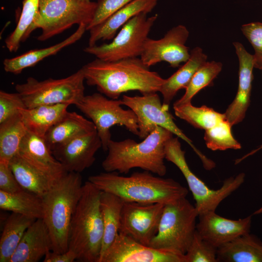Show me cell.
Segmentation results:
<instances>
[{"label":"cell","mask_w":262,"mask_h":262,"mask_svg":"<svg viewBox=\"0 0 262 262\" xmlns=\"http://www.w3.org/2000/svg\"><path fill=\"white\" fill-rule=\"evenodd\" d=\"M81 69L88 85L96 86L99 93L115 99L130 91L142 95L157 93L165 81L140 57L112 61L96 58Z\"/></svg>","instance_id":"obj_1"},{"label":"cell","mask_w":262,"mask_h":262,"mask_svg":"<svg viewBox=\"0 0 262 262\" xmlns=\"http://www.w3.org/2000/svg\"><path fill=\"white\" fill-rule=\"evenodd\" d=\"M153 174L145 170L129 176L106 172L91 176L88 180L101 191L112 193L127 202L165 205L187 195V189L174 180Z\"/></svg>","instance_id":"obj_2"},{"label":"cell","mask_w":262,"mask_h":262,"mask_svg":"<svg viewBox=\"0 0 262 262\" xmlns=\"http://www.w3.org/2000/svg\"><path fill=\"white\" fill-rule=\"evenodd\" d=\"M173 135L168 130L157 126L140 142L130 138L120 141L111 139L102 167L106 172L119 174H127L132 168H140L164 176L167 171L165 145Z\"/></svg>","instance_id":"obj_3"},{"label":"cell","mask_w":262,"mask_h":262,"mask_svg":"<svg viewBox=\"0 0 262 262\" xmlns=\"http://www.w3.org/2000/svg\"><path fill=\"white\" fill-rule=\"evenodd\" d=\"M101 193L90 181H86L72 217L68 249L75 253L79 262L99 261L104 235L100 206Z\"/></svg>","instance_id":"obj_4"},{"label":"cell","mask_w":262,"mask_h":262,"mask_svg":"<svg viewBox=\"0 0 262 262\" xmlns=\"http://www.w3.org/2000/svg\"><path fill=\"white\" fill-rule=\"evenodd\" d=\"M83 185L79 173L66 172L42 197L43 220L49 231L54 252L64 253L68 250L70 223Z\"/></svg>","instance_id":"obj_5"},{"label":"cell","mask_w":262,"mask_h":262,"mask_svg":"<svg viewBox=\"0 0 262 262\" xmlns=\"http://www.w3.org/2000/svg\"><path fill=\"white\" fill-rule=\"evenodd\" d=\"M198 213L186 197L164 205L156 234L148 246L185 255L196 230Z\"/></svg>","instance_id":"obj_6"},{"label":"cell","mask_w":262,"mask_h":262,"mask_svg":"<svg viewBox=\"0 0 262 262\" xmlns=\"http://www.w3.org/2000/svg\"><path fill=\"white\" fill-rule=\"evenodd\" d=\"M84 77L81 68L66 78L38 81L29 77L15 86L27 108L43 105L67 103L75 105L84 95Z\"/></svg>","instance_id":"obj_7"},{"label":"cell","mask_w":262,"mask_h":262,"mask_svg":"<svg viewBox=\"0 0 262 262\" xmlns=\"http://www.w3.org/2000/svg\"><path fill=\"white\" fill-rule=\"evenodd\" d=\"M179 137H172L165 145V158L174 164L184 177L196 201L198 215L209 211H215L219 204L244 183L245 174L241 173L226 179L218 189H210L190 169Z\"/></svg>","instance_id":"obj_8"},{"label":"cell","mask_w":262,"mask_h":262,"mask_svg":"<svg viewBox=\"0 0 262 262\" xmlns=\"http://www.w3.org/2000/svg\"><path fill=\"white\" fill-rule=\"evenodd\" d=\"M123 105L131 109L135 114L138 127V136L146 137L157 126L164 128L186 142L201 159L207 170L212 168L215 164L200 151L175 124L174 117L169 112V107L164 106L157 93L141 96L123 95Z\"/></svg>","instance_id":"obj_9"},{"label":"cell","mask_w":262,"mask_h":262,"mask_svg":"<svg viewBox=\"0 0 262 262\" xmlns=\"http://www.w3.org/2000/svg\"><path fill=\"white\" fill-rule=\"evenodd\" d=\"M75 105L94 123L104 151H107L111 140L110 129L115 125L123 126L138 136L136 116L131 109L122 107L121 99H112L100 93H95L85 95Z\"/></svg>","instance_id":"obj_10"},{"label":"cell","mask_w":262,"mask_h":262,"mask_svg":"<svg viewBox=\"0 0 262 262\" xmlns=\"http://www.w3.org/2000/svg\"><path fill=\"white\" fill-rule=\"evenodd\" d=\"M97 2L79 0H40L35 29H41L37 36L46 41L78 24L89 25L94 16Z\"/></svg>","instance_id":"obj_11"},{"label":"cell","mask_w":262,"mask_h":262,"mask_svg":"<svg viewBox=\"0 0 262 262\" xmlns=\"http://www.w3.org/2000/svg\"><path fill=\"white\" fill-rule=\"evenodd\" d=\"M140 13L130 20L109 43L88 46L83 51L106 61L140 57L148 34L158 18Z\"/></svg>","instance_id":"obj_12"},{"label":"cell","mask_w":262,"mask_h":262,"mask_svg":"<svg viewBox=\"0 0 262 262\" xmlns=\"http://www.w3.org/2000/svg\"><path fill=\"white\" fill-rule=\"evenodd\" d=\"M164 204L124 201L119 233L148 246L156 234Z\"/></svg>","instance_id":"obj_13"},{"label":"cell","mask_w":262,"mask_h":262,"mask_svg":"<svg viewBox=\"0 0 262 262\" xmlns=\"http://www.w3.org/2000/svg\"><path fill=\"white\" fill-rule=\"evenodd\" d=\"M189 35L186 27L179 25L169 30L161 39L148 38L140 58L149 67L161 62H167L172 67H178L190 56L189 48L185 46Z\"/></svg>","instance_id":"obj_14"},{"label":"cell","mask_w":262,"mask_h":262,"mask_svg":"<svg viewBox=\"0 0 262 262\" xmlns=\"http://www.w3.org/2000/svg\"><path fill=\"white\" fill-rule=\"evenodd\" d=\"M98 262H185L184 255L144 245L119 233Z\"/></svg>","instance_id":"obj_15"},{"label":"cell","mask_w":262,"mask_h":262,"mask_svg":"<svg viewBox=\"0 0 262 262\" xmlns=\"http://www.w3.org/2000/svg\"><path fill=\"white\" fill-rule=\"evenodd\" d=\"M101 147L102 143L95 130L56 146L51 151L66 171L80 173L93 165Z\"/></svg>","instance_id":"obj_16"},{"label":"cell","mask_w":262,"mask_h":262,"mask_svg":"<svg viewBox=\"0 0 262 262\" xmlns=\"http://www.w3.org/2000/svg\"><path fill=\"white\" fill-rule=\"evenodd\" d=\"M196 230L201 237L218 248L237 237L249 233L252 215L238 220L220 216L209 211L198 216Z\"/></svg>","instance_id":"obj_17"},{"label":"cell","mask_w":262,"mask_h":262,"mask_svg":"<svg viewBox=\"0 0 262 262\" xmlns=\"http://www.w3.org/2000/svg\"><path fill=\"white\" fill-rule=\"evenodd\" d=\"M233 44L239 62L238 87L235 98L224 113L232 126L244 119L249 106L254 68L253 55L248 53L241 43L236 42Z\"/></svg>","instance_id":"obj_18"},{"label":"cell","mask_w":262,"mask_h":262,"mask_svg":"<svg viewBox=\"0 0 262 262\" xmlns=\"http://www.w3.org/2000/svg\"><path fill=\"white\" fill-rule=\"evenodd\" d=\"M158 0H133L120 8L101 23L92 27L89 31L88 46L96 45L98 41L110 40L117 31L135 16L152 11Z\"/></svg>","instance_id":"obj_19"},{"label":"cell","mask_w":262,"mask_h":262,"mask_svg":"<svg viewBox=\"0 0 262 262\" xmlns=\"http://www.w3.org/2000/svg\"><path fill=\"white\" fill-rule=\"evenodd\" d=\"M17 154L31 166L49 176L59 178L66 172L52 155L44 138L28 131Z\"/></svg>","instance_id":"obj_20"},{"label":"cell","mask_w":262,"mask_h":262,"mask_svg":"<svg viewBox=\"0 0 262 262\" xmlns=\"http://www.w3.org/2000/svg\"><path fill=\"white\" fill-rule=\"evenodd\" d=\"M50 251L49 231L43 219H38L25 232L9 262H37Z\"/></svg>","instance_id":"obj_21"},{"label":"cell","mask_w":262,"mask_h":262,"mask_svg":"<svg viewBox=\"0 0 262 262\" xmlns=\"http://www.w3.org/2000/svg\"><path fill=\"white\" fill-rule=\"evenodd\" d=\"M86 26L79 25L76 31L61 42L40 49L29 50L20 55L11 58L5 59L3 62L5 72L18 74L25 68L35 66L44 59L57 53L64 48L75 43L83 35Z\"/></svg>","instance_id":"obj_22"},{"label":"cell","mask_w":262,"mask_h":262,"mask_svg":"<svg viewBox=\"0 0 262 262\" xmlns=\"http://www.w3.org/2000/svg\"><path fill=\"white\" fill-rule=\"evenodd\" d=\"M207 56L202 49L196 47L190 51L189 59L176 72L165 79L159 92L163 98V104L169 105L177 92L186 89L196 72L206 62Z\"/></svg>","instance_id":"obj_23"},{"label":"cell","mask_w":262,"mask_h":262,"mask_svg":"<svg viewBox=\"0 0 262 262\" xmlns=\"http://www.w3.org/2000/svg\"><path fill=\"white\" fill-rule=\"evenodd\" d=\"M218 262H262V241L247 233L219 247Z\"/></svg>","instance_id":"obj_24"},{"label":"cell","mask_w":262,"mask_h":262,"mask_svg":"<svg viewBox=\"0 0 262 262\" xmlns=\"http://www.w3.org/2000/svg\"><path fill=\"white\" fill-rule=\"evenodd\" d=\"M95 130L92 121L75 112L67 111L49 129L44 138L51 150L56 146Z\"/></svg>","instance_id":"obj_25"},{"label":"cell","mask_w":262,"mask_h":262,"mask_svg":"<svg viewBox=\"0 0 262 262\" xmlns=\"http://www.w3.org/2000/svg\"><path fill=\"white\" fill-rule=\"evenodd\" d=\"M9 165L21 188L40 197L47 193L61 177L49 176L37 170L18 154L11 159Z\"/></svg>","instance_id":"obj_26"},{"label":"cell","mask_w":262,"mask_h":262,"mask_svg":"<svg viewBox=\"0 0 262 262\" xmlns=\"http://www.w3.org/2000/svg\"><path fill=\"white\" fill-rule=\"evenodd\" d=\"M69 104L43 105L19 110L21 120L28 131L44 138L49 129L66 113Z\"/></svg>","instance_id":"obj_27"},{"label":"cell","mask_w":262,"mask_h":262,"mask_svg":"<svg viewBox=\"0 0 262 262\" xmlns=\"http://www.w3.org/2000/svg\"><path fill=\"white\" fill-rule=\"evenodd\" d=\"M124 202V201L119 196L112 193L101 191L100 206L103 222L104 235L100 256L112 244L119 233Z\"/></svg>","instance_id":"obj_28"},{"label":"cell","mask_w":262,"mask_h":262,"mask_svg":"<svg viewBox=\"0 0 262 262\" xmlns=\"http://www.w3.org/2000/svg\"><path fill=\"white\" fill-rule=\"evenodd\" d=\"M0 208L35 219L43 218L42 197L24 189L15 193L0 190Z\"/></svg>","instance_id":"obj_29"},{"label":"cell","mask_w":262,"mask_h":262,"mask_svg":"<svg viewBox=\"0 0 262 262\" xmlns=\"http://www.w3.org/2000/svg\"><path fill=\"white\" fill-rule=\"evenodd\" d=\"M35 220L15 213L8 217L0 239V262H9L25 232Z\"/></svg>","instance_id":"obj_30"},{"label":"cell","mask_w":262,"mask_h":262,"mask_svg":"<svg viewBox=\"0 0 262 262\" xmlns=\"http://www.w3.org/2000/svg\"><path fill=\"white\" fill-rule=\"evenodd\" d=\"M40 0H24L17 25L13 32L5 40V46L11 52H16L35 30V24L39 14Z\"/></svg>","instance_id":"obj_31"},{"label":"cell","mask_w":262,"mask_h":262,"mask_svg":"<svg viewBox=\"0 0 262 262\" xmlns=\"http://www.w3.org/2000/svg\"><path fill=\"white\" fill-rule=\"evenodd\" d=\"M28 131L17 115L0 123V161L9 163L18 152L20 144Z\"/></svg>","instance_id":"obj_32"},{"label":"cell","mask_w":262,"mask_h":262,"mask_svg":"<svg viewBox=\"0 0 262 262\" xmlns=\"http://www.w3.org/2000/svg\"><path fill=\"white\" fill-rule=\"evenodd\" d=\"M175 114L195 128L208 130L225 119L224 114L218 113L205 105L196 107L189 103L173 106Z\"/></svg>","instance_id":"obj_33"},{"label":"cell","mask_w":262,"mask_h":262,"mask_svg":"<svg viewBox=\"0 0 262 262\" xmlns=\"http://www.w3.org/2000/svg\"><path fill=\"white\" fill-rule=\"evenodd\" d=\"M222 64L215 61L207 62L194 74L183 96L173 106L191 103L193 98L204 87L209 85L222 70Z\"/></svg>","instance_id":"obj_34"},{"label":"cell","mask_w":262,"mask_h":262,"mask_svg":"<svg viewBox=\"0 0 262 262\" xmlns=\"http://www.w3.org/2000/svg\"><path fill=\"white\" fill-rule=\"evenodd\" d=\"M231 127L224 119L214 126L205 130L204 140L207 147L213 151L241 148V144L231 133Z\"/></svg>","instance_id":"obj_35"},{"label":"cell","mask_w":262,"mask_h":262,"mask_svg":"<svg viewBox=\"0 0 262 262\" xmlns=\"http://www.w3.org/2000/svg\"><path fill=\"white\" fill-rule=\"evenodd\" d=\"M217 248L203 239L196 230L185 254V262H218Z\"/></svg>","instance_id":"obj_36"},{"label":"cell","mask_w":262,"mask_h":262,"mask_svg":"<svg viewBox=\"0 0 262 262\" xmlns=\"http://www.w3.org/2000/svg\"><path fill=\"white\" fill-rule=\"evenodd\" d=\"M241 31L254 49V68L262 69V22H253L243 25Z\"/></svg>","instance_id":"obj_37"},{"label":"cell","mask_w":262,"mask_h":262,"mask_svg":"<svg viewBox=\"0 0 262 262\" xmlns=\"http://www.w3.org/2000/svg\"><path fill=\"white\" fill-rule=\"evenodd\" d=\"M26 108L19 94L0 91V123L19 114L21 109Z\"/></svg>","instance_id":"obj_38"},{"label":"cell","mask_w":262,"mask_h":262,"mask_svg":"<svg viewBox=\"0 0 262 262\" xmlns=\"http://www.w3.org/2000/svg\"><path fill=\"white\" fill-rule=\"evenodd\" d=\"M132 0H98L94 17L86 30L89 31L92 27L101 23L113 13Z\"/></svg>","instance_id":"obj_39"},{"label":"cell","mask_w":262,"mask_h":262,"mask_svg":"<svg viewBox=\"0 0 262 262\" xmlns=\"http://www.w3.org/2000/svg\"><path fill=\"white\" fill-rule=\"evenodd\" d=\"M22 189L10 167L9 163L0 161V190L15 193Z\"/></svg>","instance_id":"obj_40"},{"label":"cell","mask_w":262,"mask_h":262,"mask_svg":"<svg viewBox=\"0 0 262 262\" xmlns=\"http://www.w3.org/2000/svg\"><path fill=\"white\" fill-rule=\"evenodd\" d=\"M77 260L75 253L70 250L64 253L53 251L49 252L44 257V262H73Z\"/></svg>","instance_id":"obj_41"},{"label":"cell","mask_w":262,"mask_h":262,"mask_svg":"<svg viewBox=\"0 0 262 262\" xmlns=\"http://www.w3.org/2000/svg\"><path fill=\"white\" fill-rule=\"evenodd\" d=\"M262 149V144L261 145H260V146H259L256 149L251 151L250 152H249L247 154H246L245 155L243 156L242 157L236 159L235 160V164H237L240 163L242 161H243L244 159H246V158H247L248 157H249L250 156H251V155L254 154L255 153H256L257 152H258L259 150H261Z\"/></svg>","instance_id":"obj_42"},{"label":"cell","mask_w":262,"mask_h":262,"mask_svg":"<svg viewBox=\"0 0 262 262\" xmlns=\"http://www.w3.org/2000/svg\"><path fill=\"white\" fill-rule=\"evenodd\" d=\"M262 213V206L261 207H260L259 209H258L257 210H256L254 213L253 215L255 214H259Z\"/></svg>","instance_id":"obj_43"},{"label":"cell","mask_w":262,"mask_h":262,"mask_svg":"<svg viewBox=\"0 0 262 262\" xmlns=\"http://www.w3.org/2000/svg\"><path fill=\"white\" fill-rule=\"evenodd\" d=\"M79 0L83 1V2H89V1H90V0Z\"/></svg>","instance_id":"obj_44"}]
</instances>
